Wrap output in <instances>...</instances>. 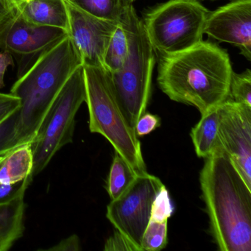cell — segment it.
Wrapping results in <instances>:
<instances>
[{
    "label": "cell",
    "mask_w": 251,
    "mask_h": 251,
    "mask_svg": "<svg viewBox=\"0 0 251 251\" xmlns=\"http://www.w3.org/2000/svg\"><path fill=\"white\" fill-rule=\"evenodd\" d=\"M232 73L226 50L202 41L183 52L161 57L158 83L172 100L195 106L203 115L228 98Z\"/></svg>",
    "instance_id": "obj_1"
},
{
    "label": "cell",
    "mask_w": 251,
    "mask_h": 251,
    "mask_svg": "<svg viewBox=\"0 0 251 251\" xmlns=\"http://www.w3.org/2000/svg\"><path fill=\"white\" fill-rule=\"evenodd\" d=\"M200 183L219 250L251 251V189L222 150L205 158Z\"/></svg>",
    "instance_id": "obj_2"
},
{
    "label": "cell",
    "mask_w": 251,
    "mask_h": 251,
    "mask_svg": "<svg viewBox=\"0 0 251 251\" xmlns=\"http://www.w3.org/2000/svg\"><path fill=\"white\" fill-rule=\"evenodd\" d=\"M81 65V58L67 36L42 52L30 68L19 77L10 94L21 102L18 120L20 145L33 140L60 91Z\"/></svg>",
    "instance_id": "obj_3"
},
{
    "label": "cell",
    "mask_w": 251,
    "mask_h": 251,
    "mask_svg": "<svg viewBox=\"0 0 251 251\" xmlns=\"http://www.w3.org/2000/svg\"><path fill=\"white\" fill-rule=\"evenodd\" d=\"M83 67L89 130L104 136L138 176L148 173L139 136L123 114L109 73L100 67Z\"/></svg>",
    "instance_id": "obj_4"
},
{
    "label": "cell",
    "mask_w": 251,
    "mask_h": 251,
    "mask_svg": "<svg viewBox=\"0 0 251 251\" xmlns=\"http://www.w3.org/2000/svg\"><path fill=\"white\" fill-rule=\"evenodd\" d=\"M120 20L128 36V54L122 69L109 75L123 114L135 130L151 98L155 54L133 5L126 8Z\"/></svg>",
    "instance_id": "obj_5"
},
{
    "label": "cell",
    "mask_w": 251,
    "mask_h": 251,
    "mask_svg": "<svg viewBox=\"0 0 251 251\" xmlns=\"http://www.w3.org/2000/svg\"><path fill=\"white\" fill-rule=\"evenodd\" d=\"M209 11L198 0H169L144 15V28L160 58L183 52L202 41Z\"/></svg>",
    "instance_id": "obj_6"
},
{
    "label": "cell",
    "mask_w": 251,
    "mask_h": 251,
    "mask_svg": "<svg viewBox=\"0 0 251 251\" xmlns=\"http://www.w3.org/2000/svg\"><path fill=\"white\" fill-rule=\"evenodd\" d=\"M86 95L84 67L81 65L60 91L30 142L33 178L48 167L58 151L73 142L76 114L86 101Z\"/></svg>",
    "instance_id": "obj_7"
},
{
    "label": "cell",
    "mask_w": 251,
    "mask_h": 251,
    "mask_svg": "<svg viewBox=\"0 0 251 251\" xmlns=\"http://www.w3.org/2000/svg\"><path fill=\"white\" fill-rule=\"evenodd\" d=\"M163 186L156 176L139 175L130 187L107 206V218L139 251H143L142 237L151 220L154 199Z\"/></svg>",
    "instance_id": "obj_8"
},
{
    "label": "cell",
    "mask_w": 251,
    "mask_h": 251,
    "mask_svg": "<svg viewBox=\"0 0 251 251\" xmlns=\"http://www.w3.org/2000/svg\"><path fill=\"white\" fill-rule=\"evenodd\" d=\"M220 111L221 150L251 189V107L227 98Z\"/></svg>",
    "instance_id": "obj_9"
},
{
    "label": "cell",
    "mask_w": 251,
    "mask_h": 251,
    "mask_svg": "<svg viewBox=\"0 0 251 251\" xmlns=\"http://www.w3.org/2000/svg\"><path fill=\"white\" fill-rule=\"evenodd\" d=\"M67 36L62 29L30 23L15 8L0 24V48L17 57L39 56Z\"/></svg>",
    "instance_id": "obj_10"
},
{
    "label": "cell",
    "mask_w": 251,
    "mask_h": 251,
    "mask_svg": "<svg viewBox=\"0 0 251 251\" xmlns=\"http://www.w3.org/2000/svg\"><path fill=\"white\" fill-rule=\"evenodd\" d=\"M71 39L83 67L104 69L105 50L120 21L103 20L90 15L66 1Z\"/></svg>",
    "instance_id": "obj_11"
},
{
    "label": "cell",
    "mask_w": 251,
    "mask_h": 251,
    "mask_svg": "<svg viewBox=\"0 0 251 251\" xmlns=\"http://www.w3.org/2000/svg\"><path fill=\"white\" fill-rule=\"evenodd\" d=\"M203 33L214 40L234 45L251 61V0H232L209 12Z\"/></svg>",
    "instance_id": "obj_12"
},
{
    "label": "cell",
    "mask_w": 251,
    "mask_h": 251,
    "mask_svg": "<svg viewBox=\"0 0 251 251\" xmlns=\"http://www.w3.org/2000/svg\"><path fill=\"white\" fill-rule=\"evenodd\" d=\"M33 179L29 178L11 201L0 203V251L11 249L25 231V195Z\"/></svg>",
    "instance_id": "obj_13"
},
{
    "label": "cell",
    "mask_w": 251,
    "mask_h": 251,
    "mask_svg": "<svg viewBox=\"0 0 251 251\" xmlns=\"http://www.w3.org/2000/svg\"><path fill=\"white\" fill-rule=\"evenodd\" d=\"M16 8L30 23L58 27L69 33L70 20L66 0H25Z\"/></svg>",
    "instance_id": "obj_14"
},
{
    "label": "cell",
    "mask_w": 251,
    "mask_h": 251,
    "mask_svg": "<svg viewBox=\"0 0 251 251\" xmlns=\"http://www.w3.org/2000/svg\"><path fill=\"white\" fill-rule=\"evenodd\" d=\"M33 169V155L30 143L20 145L0 155V183L13 184L23 182L32 176Z\"/></svg>",
    "instance_id": "obj_15"
},
{
    "label": "cell",
    "mask_w": 251,
    "mask_h": 251,
    "mask_svg": "<svg viewBox=\"0 0 251 251\" xmlns=\"http://www.w3.org/2000/svg\"><path fill=\"white\" fill-rule=\"evenodd\" d=\"M220 106L202 115L201 120L191 131L195 152L200 158H208L221 150L219 139Z\"/></svg>",
    "instance_id": "obj_16"
},
{
    "label": "cell",
    "mask_w": 251,
    "mask_h": 251,
    "mask_svg": "<svg viewBox=\"0 0 251 251\" xmlns=\"http://www.w3.org/2000/svg\"><path fill=\"white\" fill-rule=\"evenodd\" d=\"M78 9L103 20L120 21L129 6L127 0H66Z\"/></svg>",
    "instance_id": "obj_17"
},
{
    "label": "cell",
    "mask_w": 251,
    "mask_h": 251,
    "mask_svg": "<svg viewBox=\"0 0 251 251\" xmlns=\"http://www.w3.org/2000/svg\"><path fill=\"white\" fill-rule=\"evenodd\" d=\"M128 51L127 30L120 20L105 50L103 59L104 69L110 74L119 71L126 62Z\"/></svg>",
    "instance_id": "obj_18"
},
{
    "label": "cell",
    "mask_w": 251,
    "mask_h": 251,
    "mask_svg": "<svg viewBox=\"0 0 251 251\" xmlns=\"http://www.w3.org/2000/svg\"><path fill=\"white\" fill-rule=\"evenodd\" d=\"M137 176L127 163L115 152L107 181V191L111 201L120 198L130 187Z\"/></svg>",
    "instance_id": "obj_19"
},
{
    "label": "cell",
    "mask_w": 251,
    "mask_h": 251,
    "mask_svg": "<svg viewBox=\"0 0 251 251\" xmlns=\"http://www.w3.org/2000/svg\"><path fill=\"white\" fill-rule=\"evenodd\" d=\"M228 98L238 103L251 107V71L248 69L241 74L233 71Z\"/></svg>",
    "instance_id": "obj_20"
},
{
    "label": "cell",
    "mask_w": 251,
    "mask_h": 251,
    "mask_svg": "<svg viewBox=\"0 0 251 251\" xmlns=\"http://www.w3.org/2000/svg\"><path fill=\"white\" fill-rule=\"evenodd\" d=\"M168 221L155 222L150 220L142 241L143 251H158L167 245Z\"/></svg>",
    "instance_id": "obj_21"
},
{
    "label": "cell",
    "mask_w": 251,
    "mask_h": 251,
    "mask_svg": "<svg viewBox=\"0 0 251 251\" xmlns=\"http://www.w3.org/2000/svg\"><path fill=\"white\" fill-rule=\"evenodd\" d=\"M18 120L19 109L0 123V155L20 146Z\"/></svg>",
    "instance_id": "obj_22"
},
{
    "label": "cell",
    "mask_w": 251,
    "mask_h": 251,
    "mask_svg": "<svg viewBox=\"0 0 251 251\" xmlns=\"http://www.w3.org/2000/svg\"><path fill=\"white\" fill-rule=\"evenodd\" d=\"M174 212V207L166 186H163L154 199L151 210V221H168Z\"/></svg>",
    "instance_id": "obj_23"
},
{
    "label": "cell",
    "mask_w": 251,
    "mask_h": 251,
    "mask_svg": "<svg viewBox=\"0 0 251 251\" xmlns=\"http://www.w3.org/2000/svg\"><path fill=\"white\" fill-rule=\"evenodd\" d=\"M104 250L105 251H139L134 244L118 230L107 239Z\"/></svg>",
    "instance_id": "obj_24"
},
{
    "label": "cell",
    "mask_w": 251,
    "mask_h": 251,
    "mask_svg": "<svg viewBox=\"0 0 251 251\" xmlns=\"http://www.w3.org/2000/svg\"><path fill=\"white\" fill-rule=\"evenodd\" d=\"M161 126V119L158 116L145 112L138 120L135 131L138 136L150 134Z\"/></svg>",
    "instance_id": "obj_25"
},
{
    "label": "cell",
    "mask_w": 251,
    "mask_h": 251,
    "mask_svg": "<svg viewBox=\"0 0 251 251\" xmlns=\"http://www.w3.org/2000/svg\"><path fill=\"white\" fill-rule=\"evenodd\" d=\"M20 99L11 94L0 93V123L20 108Z\"/></svg>",
    "instance_id": "obj_26"
},
{
    "label": "cell",
    "mask_w": 251,
    "mask_h": 251,
    "mask_svg": "<svg viewBox=\"0 0 251 251\" xmlns=\"http://www.w3.org/2000/svg\"><path fill=\"white\" fill-rule=\"evenodd\" d=\"M29 178L33 179L32 176H29L23 182H20V183H13V184L0 183V203L8 202L13 199L20 192L22 188Z\"/></svg>",
    "instance_id": "obj_27"
},
{
    "label": "cell",
    "mask_w": 251,
    "mask_h": 251,
    "mask_svg": "<svg viewBox=\"0 0 251 251\" xmlns=\"http://www.w3.org/2000/svg\"><path fill=\"white\" fill-rule=\"evenodd\" d=\"M80 239L77 235L73 234L63 239L56 245L40 251H80Z\"/></svg>",
    "instance_id": "obj_28"
},
{
    "label": "cell",
    "mask_w": 251,
    "mask_h": 251,
    "mask_svg": "<svg viewBox=\"0 0 251 251\" xmlns=\"http://www.w3.org/2000/svg\"><path fill=\"white\" fill-rule=\"evenodd\" d=\"M13 55L8 51L2 50L0 52V89L5 86L4 77L10 66H14Z\"/></svg>",
    "instance_id": "obj_29"
},
{
    "label": "cell",
    "mask_w": 251,
    "mask_h": 251,
    "mask_svg": "<svg viewBox=\"0 0 251 251\" xmlns=\"http://www.w3.org/2000/svg\"><path fill=\"white\" fill-rule=\"evenodd\" d=\"M15 8L13 0H0V24Z\"/></svg>",
    "instance_id": "obj_30"
},
{
    "label": "cell",
    "mask_w": 251,
    "mask_h": 251,
    "mask_svg": "<svg viewBox=\"0 0 251 251\" xmlns=\"http://www.w3.org/2000/svg\"><path fill=\"white\" fill-rule=\"evenodd\" d=\"M25 0H13V2L15 4L16 7L20 5V4H21L22 2H25Z\"/></svg>",
    "instance_id": "obj_31"
},
{
    "label": "cell",
    "mask_w": 251,
    "mask_h": 251,
    "mask_svg": "<svg viewBox=\"0 0 251 251\" xmlns=\"http://www.w3.org/2000/svg\"><path fill=\"white\" fill-rule=\"evenodd\" d=\"M135 1H136V0H127V3H128L129 5H133Z\"/></svg>",
    "instance_id": "obj_32"
},
{
    "label": "cell",
    "mask_w": 251,
    "mask_h": 251,
    "mask_svg": "<svg viewBox=\"0 0 251 251\" xmlns=\"http://www.w3.org/2000/svg\"><path fill=\"white\" fill-rule=\"evenodd\" d=\"M211 1H214V0H211ZM230 1H232V0H230Z\"/></svg>",
    "instance_id": "obj_33"
}]
</instances>
